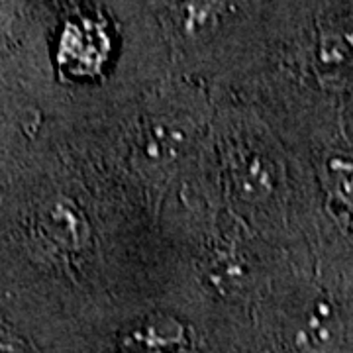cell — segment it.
<instances>
[{
  "label": "cell",
  "instance_id": "obj_1",
  "mask_svg": "<svg viewBox=\"0 0 353 353\" xmlns=\"http://www.w3.org/2000/svg\"><path fill=\"white\" fill-rule=\"evenodd\" d=\"M41 226L53 243L65 250H79L83 245V218L77 214L73 204L57 201L48 204L41 214Z\"/></svg>",
  "mask_w": 353,
  "mask_h": 353
}]
</instances>
